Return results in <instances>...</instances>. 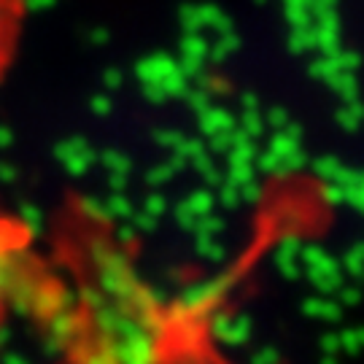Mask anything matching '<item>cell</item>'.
I'll list each match as a JSON object with an SVG mask.
<instances>
[{"mask_svg":"<svg viewBox=\"0 0 364 364\" xmlns=\"http://www.w3.org/2000/svg\"><path fill=\"white\" fill-rule=\"evenodd\" d=\"M30 0H0V81L11 70L22 33H25Z\"/></svg>","mask_w":364,"mask_h":364,"instance_id":"cell-2","label":"cell"},{"mask_svg":"<svg viewBox=\"0 0 364 364\" xmlns=\"http://www.w3.org/2000/svg\"><path fill=\"white\" fill-rule=\"evenodd\" d=\"M54 289L57 281L49 275L33 227L0 203V340L16 316L46 302Z\"/></svg>","mask_w":364,"mask_h":364,"instance_id":"cell-1","label":"cell"}]
</instances>
